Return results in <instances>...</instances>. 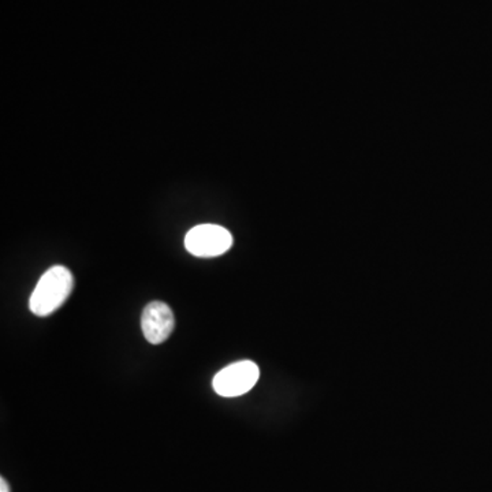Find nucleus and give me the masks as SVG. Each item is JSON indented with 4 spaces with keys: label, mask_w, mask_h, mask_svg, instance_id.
Returning a JSON list of instances; mask_svg holds the SVG:
<instances>
[{
    "label": "nucleus",
    "mask_w": 492,
    "mask_h": 492,
    "mask_svg": "<svg viewBox=\"0 0 492 492\" xmlns=\"http://www.w3.org/2000/svg\"><path fill=\"white\" fill-rule=\"evenodd\" d=\"M174 327V313L165 302L154 301L144 308L141 330L149 344H160L167 341Z\"/></svg>",
    "instance_id": "4"
},
{
    "label": "nucleus",
    "mask_w": 492,
    "mask_h": 492,
    "mask_svg": "<svg viewBox=\"0 0 492 492\" xmlns=\"http://www.w3.org/2000/svg\"><path fill=\"white\" fill-rule=\"evenodd\" d=\"M185 246L188 252L197 258H216L232 248L233 235L217 225H199L189 230Z\"/></svg>",
    "instance_id": "3"
},
{
    "label": "nucleus",
    "mask_w": 492,
    "mask_h": 492,
    "mask_svg": "<svg viewBox=\"0 0 492 492\" xmlns=\"http://www.w3.org/2000/svg\"><path fill=\"white\" fill-rule=\"evenodd\" d=\"M0 492H10L9 484L4 478L0 479Z\"/></svg>",
    "instance_id": "5"
},
{
    "label": "nucleus",
    "mask_w": 492,
    "mask_h": 492,
    "mask_svg": "<svg viewBox=\"0 0 492 492\" xmlns=\"http://www.w3.org/2000/svg\"><path fill=\"white\" fill-rule=\"evenodd\" d=\"M74 287L72 271L64 266H54L47 269L30 300V310L38 318H46L58 310L64 304Z\"/></svg>",
    "instance_id": "1"
},
{
    "label": "nucleus",
    "mask_w": 492,
    "mask_h": 492,
    "mask_svg": "<svg viewBox=\"0 0 492 492\" xmlns=\"http://www.w3.org/2000/svg\"><path fill=\"white\" fill-rule=\"evenodd\" d=\"M259 377L260 369L258 365L250 360H242L220 369L212 379V387L220 397H241L255 387Z\"/></svg>",
    "instance_id": "2"
}]
</instances>
